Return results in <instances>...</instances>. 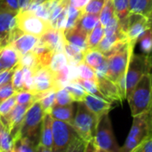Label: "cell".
Here are the masks:
<instances>
[{
	"label": "cell",
	"mask_w": 152,
	"mask_h": 152,
	"mask_svg": "<svg viewBox=\"0 0 152 152\" xmlns=\"http://www.w3.org/2000/svg\"><path fill=\"white\" fill-rule=\"evenodd\" d=\"M57 1H61V0H57Z\"/></svg>",
	"instance_id": "obj_54"
},
{
	"label": "cell",
	"mask_w": 152,
	"mask_h": 152,
	"mask_svg": "<svg viewBox=\"0 0 152 152\" xmlns=\"http://www.w3.org/2000/svg\"><path fill=\"white\" fill-rule=\"evenodd\" d=\"M104 35H105L104 27L99 21L97 25L94 27V28L87 36V49L96 48L100 44V42L102 41V39L103 38Z\"/></svg>",
	"instance_id": "obj_26"
},
{
	"label": "cell",
	"mask_w": 152,
	"mask_h": 152,
	"mask_svg": "<svg viewBox=\"0 0 152 152\" xmlns=\"http://www.w3.org/2000/svg\"><path fill=\"white\" fill-rule=\"evenodd\" d=\"M69 63V61L65 52L59 51L53 53L51 62L49 64V67L53 72H57L62 69L63 68H65L66 66H68Z\"/></svg>",
	"instance_id": "obj_30"
},
{
	"label": "cell",
	"mask_w": 152,
	"mask_h": 152,
	"mask_svg": "<svg viewBox=\"0 0 152 152\" xmlns=\"http://www.w3.org/2000/svg\"><path fill=\"white\" fill-rule=\"evenodd\" d=\"M83 13V10H79L72 5H69L68 12H67V19H66V24H65V29L73 28L77 25L79 18L81 17Z\"/></svg>",
	"instance_id": "obj_36"
},
{
	"label": "cell",
	"mask_w": 152,
	"mask_h": 152,
	"mask_svg": "<svg viewBox=\"0 0 152 152\" xmlns=\"http://www.w3.org/2000/svg\"><path fill=\"white\" fill-rule=\"evenodd\" d=\"M107 0H90L83 9V12L99 14Z\"/></svg>",
	"instance_id": "obj_40"
},
{
	"label": "cell",
	"mask_w": 152,
	"mask_h": 152,
	"mask_svg": "<svg viewBox=\"0 0 152 152\" xmlns=\"http://www.w3.org/2000/svg\"><path fill=\"white\" fill-rule=\"evenodd\" d=\"M97 86L101 93L105 96V98L110 101H118L122 102L118 87L116 83L111 81L106 76H97Z\"/></svg>",
	"instance_id": "obj_17"
},
{
	"label": "cell",
	"mask_w": 152,
	"mask_h": 152,
	"mask_svg": "<svg viewBox=\"0 0 152 152\" xmlns=\"http://www.w3.org/2000/svg\"><path fill=\"white\" fill-rule=\"evenodd\" d=\"M37 149V146L27 137L18 134L13 138L12 152H35Z\"/></svg>",
	"instance_id": "obj_23"
},
{
	"label": "cell",
	"mask_w": 152,
	"mask_h": 152,
	"mask_svg": "<svg viewBox=\"0 0 152 152\" xmlns=\"http://www.w3.org/2000/svg\"><path fill=\"white\" fill-rule=\"evenodd\" d=\"M16 26L24 33L41 37L45 31L53 28L49 20L37 16L32 10H20L16 15Z\"/></svg>",
	"instance_id": "obj_9"
},
{
	"label": "cell",
	"mask_w": 152,
	"mask_h": 152,
	"mask_svg": "<svg viewBox=\"0 0 152 152\" xmlns=\"http://www.w3.org/2000/svg\"><path fill=\"white\" fill-rule=\"evenodd\" d=\"M64 40L65 38L63 35V30L54 28H49L41 37H39V41L49 47L54 53L64 51Z\"/></svg>",
	"instance_id": "obj_14"
},
{
	"label": "cell",
	"mask_w": 152,
	"mask_h": 152,
	"mask_svg": "<svg viewBox=\"0 0 152 152\" xmlns=\"http://www.w3.org/2000/svg\"><path fill=\"white\" fill-rule=\"evenodd\" d=\"M74 100L71 97L69 91L63 86L60 89H58L55 93V105L60 106H66L73 104Z\"/></svg>",
	"instance_id": "obj_38"
},
{
	"label": "cell",
	"mask_w": 152,
	"mask_h": 152,
	"mask_svg": "<svg viewBox=\"0 0 152 152\" xmlns=\"http://www.w3.org/2000/svg\"><path fill=\"white\" fill-rule=\"evenodd\" d=\"M3 69H3V67H2V65H1V63H0V71L3 70Z\"/></svg>",
	"instance_id": "obj_52"
},
{
	"label": "cell",
	"mask_w": 152,
	"mask_h": 152,
	"mask_svg": "<svg viewBox=\"0 0 152 152\" xmlns=\"http://www.w3.org/2000/svg\"><path fill=\"white\" fill-rule=\"evenodd\" d=\"M63 87L57 80L55 73L50 67H40L33 71V86L31 92H46L51 90L57 91Z\"/></svg>",
	"instance_id": "obj_10"
},
{
	"label": "cell",
	"mask_w": 152,
	"mask_h": 152,
	"mask_svg": "<svg viewBox=\"0 0 152 152\" xmlns=\"http://www.w3.org/2000/svg\"><path fill=\"white\" fill-rule=\"evenodd\" d=\"M152 135L151 111H146L134 117L129 134L121 148V152H133L142 142Z\"/></svg>",
	"instance_id": "obj_3"
},
{
	"label": "cell",
	"mask_w": 152,
	"mask_h": 152,
	"mask_svg": "<svg viewBox=\"0 0 152 152\" xmlns=\"http://www.w3.org/2000/svg\"><path fill=\"white\" fill-rule=\"evenodd\" d=\"M16 92L13 89L12 81H9L2 86H0V103L10 96L15 94Z\"/></svg>",
	"instance_id": "obj_43"
},
{
	"label": "cell",
	"mask_w": 152,
	"mask_h": 152,
	"mask_svg": "<svg viewBox=\"0 0 152 152\" xmlns=\"http://www.w3.org/2000/svg\"><path fill=\"white\" fill-rule=\"evenodd\" d=\"M134 49V45L128 41L118 50L106 56L108 64L106 77L108 78L117 84L120 77L126 74Z\"/></svg>",
	"instance_id": "obj_4"
},
{
	"label": "cell",
	"mask_w": 152,
	"mask_h": 152,
	"mask_svg": "<svg viewBox=\"0 0 152 152\" xmlns=\"http://www.w3.org/2000/svg\"><path fill=\"white\" fill-rule=\"evenodd\" d=\"M138 42L142 53L150 55L152 53V27L141 36Z\"/></svg>",
	"instance_id": "obj_34"
},
{
	"label": "cell",
	"mask_w": 152,
	"mask_h": 152,
	"mask_svg": "<svg viewBox=\"0 0 152 152\" xmlns=\"http://www.w3.org/2000/svg\"><path fill=\"white\" fill-rule=\"evenodd\" d=\"M130 12L151 17L152 13V0H129Z\"/></svg>",
	"instance_id": "obj_24"
},
{
	"label": "cell",
	"mask_w": 152,
	"mask_h": 152,
	"mask_svg": "<svg viewBox=\"0 0 152 152\" xmlns=\"http://www.w3.org/2000/svg\"><path fill=\"white\" fill-rule=\"evenodd\" d=\"M19 64L21 67H26V68L31 69L33 71L36 70L37 69L40 68L38 60H37V56L33 51H30L27 53L21 54L20 57Z\"/></svg>",
	"instance_id": "obj_33"
},
{
	"label": "cell",
	"mask_w": 152,
	"mask_h": 152,
	"mask_svg": "<svg viewBox=\"0 0 152 152\" xmlns=\"http://www.w3.org/2000/svg\"><path fill=\"white\" fill-rule=\"evenodd\" d=\"M20 53L11 45L0 48V63L4 69H9L15 67L20 61Z\"/></svg>",
	"instance_id": "obj_18"
},
{
	"label": "cell",
	"mask_w": 152,
	"mask_h": 152,
	"mask_svg": "<svg viewBox=\"0 0 152 152\" xmlns=\"http://www.w3.org/2000/svg\"><path fill=\"white\" fill-rule=\"evenodd\" d=\"M89 1L90 0H69V4L79 10H83Z\"/></svg>",
	"instance_id": "obj_47"
},
{
	"label": "cell",
	"mask_w": 152,
	"mask_h": 152,
	"mask_svg": "<svg viewBox=\"0 0 152 152\" xmlns=\"http://www.w3.org/2000/svg\"><path fill=\"white\" fill-rule=\"evenodd\" d=\"M16 94L3 101L0 103V115H5L9 113L16 105Z\"/></svg>",
	"instance_id": "obj_42"
},
{
	"label": "cell",
	"mask_w": 152,
	"mask_h": 152,
	"mask_svg": "<svg viewBox=\"0 0 152 152\" xmlns=\"http://www.w3.org/2000/svg\"><path fill=\"white\" fill-rule=\"evenodd\" d=\"M150 60H151V73L152 74V53L150 54Z\"/></svg>",
	"instance_id": "obj_50"
},
{
	"label": "cell",
	"mask_w": 152,
	"mask_h": 152,
	"mask_svg": "<svg viewBox=\"0 0 152 152\" xmlns=\"http://www.w3.org/2000/svg\"><path fill=\"white\" fill-rule=\"evenodd\" d=\"M30 106V104L16 103V105L9 113L5 115H0V120L6 126L12 138L20 134V130L24 120L26 112Z\"/></svg>",
	"instance_id": "obj_11"
},
{
	"label": "cell",
	"mask_w": 152,
	"mask_h": 152,
	"mask_svg": "<svg viewBox=\"0 0 152 152\" xmlns=\"http://www.w3.org/2000/svg\"><path fill=\"white\" fill-rule=\"evenodd\" d=\"M12 84L13 86V89L16 93L23 91L24 90V82H23V70L22 67L18 63L15 67V69L12 76Z\"/></svg>",
	"instance_id": "obj_37"
},
{
	"label": "cell",
	"mask_w": 152,
	"mask_h": 152,
	"mask_svg": "<svg viewBox=\"0 0 152 152\" xmlns=\"http://www.w3.org/2000/svg\"><path fill=\"white\" fill-rule=\"evenodd\" d=\"M115 15L116 14H115L113 0H107L103 8L99 13V21L103 27H105Z\"/></svg>",
	"instance_id": "obj_31"
},
{
	"label": "cell",
	"mask_w": 152,
	"mask_h": 152,
	"mask_svg": "<svg viewBox=\"0 0 152 152\" xmlns=\"http://www.w3.org/2000/svg\"><path fill=\"white\" fill-rule=\"evenodd\" d=\"M22 70H23L24 90L31 91L33 86V70L26 67H22Z\"/></svg>",
	"instance_id": "obj_44"
},
{
	"label": "cell",
	"mask_w": 152,
	"mask_h": 152,
	"mask_svg": "<svg viewBox=\"0 0 152 152\" xmlns=\"http://www.w3.org/2000/svg\"><path fill=\"white\" fill-rule=\"evenodd\" d=\"M84 103L92 112L97 116L98 118L105 114H108L111 109V102L97 97L91 94H87L84 100Z\"/></svg>",
	"instance_id": "obj_15"
},
{
	"label": "cell",
	"mask_w": 152,
	"mask_h": 152,
	"mask_svg": "<svg viewBox=\"0 0 152 152\" xmlns=\"http://www.w3.org/2000/svg\"><path fill=\"white\" fill-rule=\"evenodd\" d=\"M105 61V55L96 48L86 49L84 53V62L92 67L94 70L97 69Z\"/></svg>",
	"instance_id": "obj_22"
},
{
	"label": "cell",
	"mask_w": 152,
	"mask_h": 152,
	"mask_svg": "<svg viewBox=\"0 0 152 152\" xmlns=\"http://www.w3.org/2000/svg\"><path fill=\"white\" fill-rule=\"evenodd\" d=\"M17 66V65H16ZM15 66V67H16ZM15 67H13L12 69H3L0 71V86L11 81L12 79V73L15 69Z\"/></svg>",
	"instance_id": "obj_46"
},
{
	"label": "cell",
	"mask_w": 152,
	"mask_h": 152,
	"mask_svg": "<svg viewBox=\"0 0 152 152\" xmlns=\"http://www.w3.org/2000/svg\"><path fill=\"white\" fill-rule=\"evenodd\" d=\"M126 100L130 106L132 117L151 110L152 105L151 73L145 74L140 79Z\"/></svg>",
	"instance_id": "obj_2"
},
{
	"label": "cell",
	"mask_w": 152,
	"mask_h": 152,
	"mask_svg": "<svg viewBox=\"0 0 152 152\" xmlns=\"http://www.w3.org/2000/svg\"><path fill=\"white\" fill-rule=\"evenodd\" d=\"M17 13L0 10V38L5 37L11 29L16 26Z\"/></svg>",
	"instance_id": "obj_21"
},
{
	"label": "cell",
	"mask_w": 152,
	"mask_h": 152,
	"mask_svg": "<svg viewBox=\"0 0 152 152\" xmlns=\"http://www.w3.org/2000/svg\"><path fill=\"white\" fill-rule=\"evenodd\" d=\"M93 142L96 152H121L113 133L109 113L99 118Z\"/></svg>",
	"instance_id": "obj_6"
},
{
	"label": "cell",
	"mask_w": 152,
	"mask_h": 152,
	"mask_svg": "<svg viewBox=\"0 0 152 152\" xmlns=\"http://www.w3.org/2000/svg\"><path fill=\"white\" fill-rule=\"evenodd\" d=\"M76 67H77L78 77L83 79H90V80L97 81V75L95 70L92 67L87 65L86 62L82 61L77 64Z\"/></svg>",
	"instance_id": "obj_35"
},
{
	"label": "cell",
	"mask_w": 152,
	"mask_h": 152,
	"mask_svg": "<svg viewBox=\"0 0 152 152\" xmlns=\"http://www.w3.org/2000/svg\"><path fill=\"white\" fill-rule=\"evenodd\" d=\"M64 52L67 54L69 61H71L74 64H78L82 61H84V53L82 49L79 47L73 45L69 43H68L66 40H64Z\"/></svg>",
	"instance_id": "obj_27"
},
{
	"label": "cell",
	"mask_w": 152,
	"mask_h": 152,
	"mask_svg": "<svg viewBox=\"0 0 152 152\" xmlns=\"http://www.w3.org/2000/svg\"><path fill=\"white\" fill-rule=\"evenodd\" d=\"M53 118L49 113H45L41 127L40 141L37 151H53Z\"/></svg>",
	"instance_id": "obj_13"
},
{
	"label": "cell",
	"mask_w": 152,
	"mask_h": 152,
	"mask_svg": "<svg viewBox=\"0 0 152 152\" xmlns=\"http://www.w3.org/2000/svg\"><path fill=\"white\" fill-rule=\"evenodd\" d=\"M99 22V14L83 12L77 21V25L89 34Z\"/></svg>",
	"instance_id": "obj_25"
},
{
	"label": "cell",
	"mask_w": 152,
	"mask_h": 152,
	"mask_svg": "<svg viewBox=\"0 0 152 152\" xmlns=\"http://www.w3.org/2000/svg\"><path fill=\"white\" fill-rule=\"evenodd\" d=\"M151 22H152V13H151Z\"/></svg>",
	"instance_id": "obj_53"
},
{
	"label": "cell",
	"mask_w": 152,
	"mask_h": 152,
	"mask_svg": "<svg viewBox=\"0 0 152 152\" xmlns=\"http://www.w3.org/2000/svg\"><path fill=\"white\" fill-rule=\"evenodd\" d=\"M45 114L39 102H35L27 110L20 130V135L28 138L37 146L39 144L42 122Z\"/></svg>",
	"instance_id": "obj_7"
},
{
	"label": "cell",
	"mask_w": 152,
	"mask_h": 152,
	"mask_svg": "<svg viewBox=\"0 0 152 152\" xmlns=\"http://www.w3.org/2000/svg\"><path fill=\"white\" fill-rule=\"evenodd\" d=\"M48 1H50V0H31L30 4H43V3H45Z\"/></svg>",
	"instance_id": "obj_49"
},
{
	"label": "cell",
	"mask_w": 152,
	"mask_h": 152,
	"mask_svg": "<svg viewBox=\"0 0 152 152\" xmlns=\"http://www.w3.org/2000/svg\"><path fill=\"white\" fill-rule=\"evenodd\" d=\"M64 87L69 91L71 97L73 98L74 102H84L86 96L87 95V92L85 90V88L77 82L76 81H70L67 83Z\"/></svg>",
	"instance_id": "obj_28"
},
{
	"label": "cell",
	"mask_w": 152,
	"mask_h": 152,
	"mask_svg": "<svg viewBox=\"0 0 152 152\" xmlns=\"http://www.w3.org/2000/svg\"><path fill=\"white\" fill-rule=\"evenodd\" d=\"M98 121L97 116L86 107L84 102H77L72 126L86 143L94 138Z\"/></svg>",
	"instance_id": "obj_5"
},
{
	"label": "cell",
	"mask_w": 152,
	"mask_h": 152,
	"mask_svg": "<svg viewBox=\"0 0 152 152\" xmlns=\"http://www.w3.org/2000/svg\"><path fill=\"white\" fill-rule=\"evenodd\" d=\"M63 35L65 40L68 43L79 47L83 51H86L87 49L88 34L84 29H82L77 24L73 28L63 30Z\"/></svg>",
	"instance_id": "obj_16"
},
{
	"label": "cell",
	"mask_w": 152,
	"mask_h": 152,
	"mask_svg": "<svg viewBox=\"0 0 152 152\" xmlns=\"http://www.w3.org/2000/svg\"><path fill=\"white\" fill-rule=\"evenodd\" d=\"M151 60L149 54L132 53L127 69L126 72V99L140 79L147 73H151Z\"/></svg>",
	"instance_id": "obj_8"
},
{
	"label": "cell",
	"mask_w": 152,
	"mask_h": 152,
	"mask_svg": "<svg viewBox=\"0 0 152 152\" xmlns=\"http://www.w3.org/2000/svg\"><path fill=\"white\" fill-rule=\"evenodd\" d=\"M133 152H152V135L136 147Z\"/></svg>",
	"instance_id": "obj_45"
},
{
	"label": "cell",
	"mask_w": 152,
	"mask_h": 152,
	"mask_svg": "<svg viewBox=\"0 0 152 152\" xmlns=\"http://www.w3.org/2000/svg\"><path fill=\"white\" fill-rule=\"evenodd\" d=\"M72 81H76V82L79 83L85 88V90L88 94H91L95 95L97 97H100V98H102V99L107 100L105 98V96L99 90V87L97 86V82L96 81L90 80V79H83V78H80V77H77L76 79H74Z\"/></svg>",
	"instance_id": "obj_32"
},
{
	"label": "cell",
	"mask_w": 152,
	"mask_h": 152,
	"mask_svg": "<svg viewBox=\"0 0 152 152\" xmlns=\"http://www.w3.org/2000/svg\"><path fill=\"white\" fill-rule=\"evenodd\" d=\"M115 14L119 21L122 31L126 35L128 20L130 16V5L129 0H113Z\"/></svg>",
	"instance_id": "obj_19"
},
{
	"label": "cell",
	"mask_w": 152,
	"mask_h": 152,
	"mask_svg": "<svg viewBox=\"0 0 152 152\" xmlns=\"http://www.w3.org/2000/svg\"><path fill=\"white\" fill-rule=\"evenodd\" d=\"M0 42H1V38H0Z\"/></svg>",
	"instance_id": "obj_55"
},
{
	"label": "cell",
	"mask_w": 152,
	"mask_h": 152,
	"mask_svg": "<svg viewBox=\"0 0 152 152\" xmlns=\"http://www.w3.org/2000/svg\"><path fill=\"white\" fill-rule=\"evenodd\" d=\"M31 0H19V4H20V10H24L27 9L29 4H30Z\"/></svg>",
	"instance_id": "obj_48"
},
{
	"label": "cell",
	"mask_w": 152,
	"mask_h": 152,
	"mask_svg": "<svg viewBox=\"0 0 152 152\" xmlns=\"http://www.w3.org/2000/svg\"><path fill=\"white\" fill-rule=\"evenodd\" d=\"M53 152L86 151V142L83 140L71 124L53 118Z\"/></svg>",
	"instance_id": "obj_1"
},
{
	"label": "cell",
	"mask_w": 152,
	"mask_h": 152,
	"mask_svg": "<svg viewBox=\"0 0 152 152\" xmlns=\"http://www.w3.org/2000/svg\"><path fill=\"white\" fill-rule=\"evenodd\" d=\"M13 138L10 132L0 120V152H9L12 151Z\"/></svg>",
	"instance_id": "obj_29"
},
{
	"label": "cell",
	"mask_w": 152,
	"mask_h": 152,
	"mask_svg": "<svg viewBox=\"0 0 152 152\" xmlns=\"http://www.w3.org/2000/svg\"><path fill=\"white\" fill-rule=\"evenodd\" d=\"M34 94L31 91L23 90L16 93V102L19 104H30L32 105L35 102Z\"/></svg>",
	"instance_id": "obj_41"
},
{
	"label": "cell",
	"mask_w": 152,
	"mask_h": 152,
	"mask_svg": "<svg viewBox=\"0 0 152 152\" xmlns=\"http://www.w3.org/2000/svg\"><path fill=\"white\" fill-rule=\"evenodd\" d=\"M55 93L56 91H49L45 96H43L38 102L44 110L45 113H50L53 107L55 105Z\"/></svg>",
	"instance_id": "obj_39"
},
{
	"label": "cell",
	"mask_w": 152,
	"mask_h": 152,
	"mask_svg": "<svg viewBox=\"0 0 152 152\" xmlns=\"http://www.w3.org/2000/svg\"><path fill=\"white\" fill-rule=\"evenodd\" d=\"M151 27L152 22L151 17L131 12L126 31V37L128 41L135 45L141 36Z\"/></svg>",
	"instance_id": "obj_12"
},
{
	"label": "cell",
	"mask_w": 152,
	"mask_h": 152,
	"mask_svg": "<svg viewBox=\"0 0 152 152\" xmlns=\"http://www.w3.org/2000/svg\"><path fill=\"white\" fill-rule=\"evenodd\" d=\"M150 111H151V122H152V105H151V110H150Z\"/></svg>",
	"instance_id": "obj_51"
},
{
	"label": "cell",
	"mask_w": 152,
	"mask_h": 152,
	"mask_svg": "<svg viewBox=\"0 0 152 152\" xmlns=\"http://www.w3.org/2000/svg\"><path fill=\"white\" fill-rule=\"evenodd\" d=\"M53 118L61 120L67 122L69 124H73L74 120V107L73 104L66 105V106H60L54 105L49 113Z\"/></svg>",
	"instance_id": "obj_20"
}]
</instances>
